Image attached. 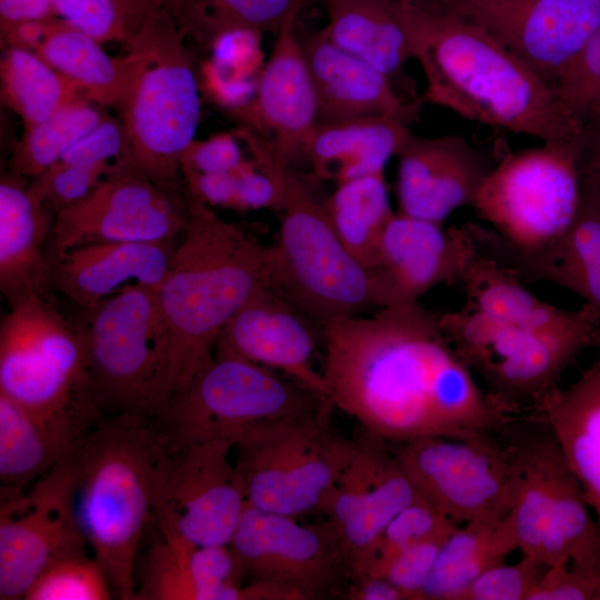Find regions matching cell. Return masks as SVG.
Segmentation results:
<instances>
[{"instance_id": "obj_1", "label": "cell", "mask_w": 600, "mask_h": 600, "mask_svg": "<svg viewBox=\"0 0 600 600\" xmlns=\"http://www.w3.org/2000/svg\"><path fill=\"white\" fill-rule=\"evenodd\" d=\"M321 342L327 398L388 442L502 434L514 422L418 302L329 319Z\"/></svg>"}, {"instance_id": "obj_2", "label": "cell", "mask_w": 600, "mask_h": 600, "mask_svg": "<svg viewBox=\"0 0 600 600\" xmlns=\"http://www.w3.org/2000/svg\"><path fill=\"white\" fill-rule=\"evenodd\" d=\"M423 102L546 143H581L583 122L553 84L492 34L437 0H402Z\"/></svg>"}, {"instance_id": "obj_3", "label": "cell", "mask_w": 600, "mask_h": 600, "mask_svg": "<svg viewBox=\"0 0 600 600\" xmlns=\"http://www.w3.org/2000/svg\"><path fill=\"white\" fill-rule=\"evenodd\" d=\"M188 219L158 290L171 339V398L214 357L237 311L271 286L273 246L264 244L187 190Z\"/></svg>"}, {"instance_id": "obj_4", "label": "cell", "mask_w": 600, "mask_h": 600, "mask_svg": "<svg viewBox=\"0 0 600 600\" xmlns=\"http://www.w3.org/2000/svg\"><path fill=\"white\" fill-rule=\"evenodd\" d=\"M167 450L154 420L120 413L101 418L72 451L77 521L121 600H137V557Z\"/></svg>"}, {"instance_id": "obj_5", "label": "cell", "mask_w": 600, "mask_h": 600, "mask_svg": "<svg viewBox=\"0 0 600 600\" xmlns=\"http://www.w3.org/2000/svg\"><path fill=\"white\" fill-rule=\"evenodd\" d=\"M126 44L132 66L117 107L127 140L122 158L160 188L178 191L201 106L187 36L160 0H150Z\"/></svg>"}, {"instance_id": "obj_6", "label": "cell", "mask_w": 600, "mask_h": 600, "mask_svg": "<svg viewBox=\"0 0 600 600\" xmlns=\"http://www.w3.org/2000/svg\"><path fill=\"white\" fill-rule=\"evenodd\" d=\"M318 178L291 166L284 177L271 286L320 327L380 309L376 279L346 248L317 192Z\"/></svg>"}, {"instance_id": "obj_7", "label": "cell", "mask_w": 600, "mask_h": 600, "mask_svg": "<svg viewBox=\"0 0 600 600\" xmlns=\"http://www.w3.org/2000/svg\"><path fill=\"white\" fill-rule=\"evenodd\" d=\"M89 391L101 409L156 420L171 399V339L158 290L131 284L84 310Z\"/></svg>"}, {"instance_id": "obj_8", "label": "cell", "mask_w": 600, "mask_h": 600, "mask_svg": "<svg viewBox=\"0 0 600 600\" xmlns=\"http://www.w3.org/2000/svg\"><path fill=\"white\" fill-rule=\"evenodd\" d=\"M329 401L269 368L214 354L154 421L169 449L213 439L234 447L263 426L316 411Z\"/></svg>"}, {"instance_id": "obj_9", "label": "cell", "mask_w": 600, "mask_h": 600, "mask_svg": "<svg viewBox=\"0 0 600 600\" xmlns=\"http://www.w3.org/2000/svg\"><path fill=\"white\" fill-rule=\"evenodd\" d=\"M582 153L583 142H542L506 154L492 166L471 207L503 247L537 251L558 239L578 212Z\"/></svg>"}, {"instance_id": "obj_10", "label": "cell", "mask_w": 600, "mask_h": 600, "mask_svg": "<svg viewBox=\"0 0 600 600\" xmlns=\"http://www.w3.org/2000/svg\"><path fill=\"white\" fill-rule=\"evenodd\" d=\"M438 316L456 354L510 413L524 408L536 411L559 388L577 357L600 344V333L530 330L467 306Z\"/></svg>"}, {"instance_id": "obj_11", "label": "cell", "mask_w": 600, "mask_h": 600, "mask_svg": "<svg viewBox=\"0 0 600 600\" xmlns=\"http://www.w3.org/2000/svg\"><path fill=\"white\" fill-rule=\"evenodd\" d=\"M331 401L251 432L233 449L247 501L264 511L297 518L319 511L348 461L353 440L334 434Z\"/></svg>"}, {"instance_id": "obj_12", "label": "cell", "mask_w": 600, "mask_h": 600, "mask_svg": "<svg viewBox=\"0 0 600 600\" xmlns=\"http://www.w3.org/2000/svg\"><path fill=\"white\" fill-rule=\"evenodd\" d=\"M391 449L420 497L456 523L509 514L519 482L509 441L476 432L391 443Z\"/></svg>"}, {"instance_id": "obj_13", "label": "cell", "mask_w": 600, "mask_h": 600, "mask_svg": "<svg viewBox=\"0 0 600 600\" xmlns=\"http://www.w3.org/2000/svg\"><path fill=\"white\" fill-rule=\"evenodd\" d=\"M0 393L38 416L92 398L79 327L69 323L51 300L29 299L3 317Z\"/></svg>"}, {"instance_id": "obj_14", "label": "cell", "mask_w": 600, "mask_h": 600, "mask_svg": "<svg viewBox=\"0 0 600 600\" xmlns=\"http://www.w3.org/2000/svg\"><path fill=\"white\" fill-rule=\"evenodd\" d=\"M72 451L28 492L1 489V600L23 599L49 566L89 547L76 517Z\"/></svg>"}, {"instance_id": "obj_15", "label": "cell", "mask_w": 600, "mask_h": 600, "mask_svg": "<svg viewBox=\"0 0 600 600\" xmlns=\"http://www.w3.org/2000/svg\"><path fill=\"white\" fill-rule=\"evenodd\" d=\"M187 219L186 197L120 158L83 200L54 213L49 257L93 242L176 240Z\"/></svg>"}, {"instance_id": "obj_16", "label": "cell", "mask_w": 600, "mask_h": 600, "mask_svg": "<svg viewBox=\"0 0 600 600\" xmlns=\"http://www.w3.org/2000/svg\"><path fill=\"white\" fill-rule=\"evenodd\" d=\"M232 450V443L214 439L168 448L153 521L198 546H229L247 503Z\"/></svg>"}, {"instance_id": "obj_17", "label": "cell", "mask_w": 600, "mask_h": 600, "mask_svg": "<svg viewBox=\"0 0 600 600\" xmlns=\"http://www.w3.org/2000/svg\"><path fill=\"white\" fill-rule=\"evenodd\" d=\"M243 574L280 586L297 600L326 596L349 572L334 527L306 526L248 501L229 543Z\"/></svg>"}, {"instance_id": "obj_18", "label": "cell", "mask_w": 600, "mask_h": 600, "mask_svg": "<svg viewBox=\"0 0 600 600\" xmlns=\"http://www.w3.org/2000/svg\"><path fill=\"white\" fill-rule=\"evenodd\" d=\"M552 84L600 30V0H450Z\"/></svg>"}, {"instance_id": "obj_19", "label": "cell", "mask_w": 600, "mask_h": 600, "mask_svg": "<svg viewBox=\"0 0 600 600\" xmlns=\"http://www.w3.org/2000/svg\"><path fill=\"white\" fill-rule=\"evenodd\" d=\"M476 246L463 226L393 212L379 242L372 273L381 308L417 303L432 288L458 280Z\"/></svg>"}, {"instance_id": "obj_20", "label": "cell", "mask_w": 600, "mask_h": 600, "mask_svg": "<svg viewBox=\"0 0 600 600\" xmlns=\"http://www.w3.org/2000/svg\"><path fill=\"white\" fill-rule=\"evenodd\" d=\"M321 338L322 328L269 286L229 320L214 354L279 369L327 398L324 378L312 366L313 351Z\"/></svg>"}, {"instance_id": "obj_21", "label": "cell", "mask_w": 600, "mask_h": 600, "mask_svg": "<svg viewBox=\"0 0 600 600\" xmlns=\"http://www.w3.org/2000/svg\"><path fill=\"white\" fill-rule=\"evenodd\" d=\"M297 19L277 33L252 99L230 110L240 126L264 137L292 164L302 157L304 143L318 124L317 96L296 32Z\"/></svg>"}, {"instance_id": "obj_22", "label": "cell", "mask_w": 600, "mask_h": 600, "mask_svg": "<svg viewBox=\"0 0 600 600\" xmlns=\"http://www.w3.org/2000/svg\"><path fill=\"white\" fill-rule=\"evenodd\" d=\"M476 248L512 270L522 280L561 287L591 307L600 317V183L583 176L578 212L553 242L533 252L503 247L489 227L463 224Z\"/></svg>"}, {"instance_id": "obj_23", "label": "cell", "mask_w": 600, "mask_h": 600, "mask_svg": "<svg viewBox=\"0 0 600 600\" xmlns=\"http://www.w3.org/2000/svg\"><path fill=\"white\" fill-rule=\"evenodd\" d=\"M397 157L398 211L441 224L458 208L471 206L492 168L461 134L410 132Z\"/></svg>"}, {"instance_id": "obj_24", "label": "cell", "mask_w": 600, "mask_h": 600, "mask_svg": "<svg viewBox=\"0 0 600 600\" xmlns=\"http://www.w3.org/2000/svg\"><path fill=\"white\" fill-rule=\"evenodd\" d=\"M101 418L92 398L38 416L0 393L1 489L24 490L66 458Z\"/></svg>"}, {"instance_id": "obj_25", "label": "cell", "mask_w": 600, "mask_h": 600, "mask_svg": "<svg viewBox=\"0 0 600 600\" xmlns=\"http://www.w3.org/2000/svg\"><path fill=\"white\" fill-rule=\"evenodd\" d=\"M174 248V240L78 246L52 260L53 286L83 310L131 284L159 290L168 274Z\"/></svg>"}, {"instance_id": "obj_26", "label": "cell", "mask_w": 600, "mask_h": 600, "mask_svg": "<svg viewBox=\"0 0 600 600\" xmlns=\"http://www.w3.org/2000/svg\"><path fill=\"white\" fill-rule=\"evenodd\" d=\"M23 177L0 181V290L10 308L32 298L51 300L53 286L49 241L54 213Z\"/></svg>"}, {"instance_id": "obj_27", "label": "cell", "mask_w": 600, "mask_h": 600, "mask_svg": "<svg viewBox=\"0 0 600 600\" xmlns=\"http://www.w3.org/2000/svg\"><path fill=\"white\" fill-rule=\"evenodd\" d=\"M156 524L160 539L144 560L137 600H242L243 573L229 546H198Z\"/></svg>"}, {"instance_id": "obj_28", "label": "cell", "mask_w": 600, "mask_h": 600, "mask_svg": "<svg viewBox=\"0 0 600 600\" xmlns=\"http://www.w3.org/2000/svg\"><path fill=\"white\" fill-rule=\"evenodd\" d=\"M301 40L316 90L318 123L393 113L411 102L377 68L342 49L324 28Z\"/></svg>"}, {"instance_id": "obj_29", "label": "cell", "mask_w": 600, "mask_h": 600, "mask_svg": "<svg viewBox=\"0 0 600 600\" xmlns=\"http://www.w3.org/2000/svg\"><path fill=\"white\" fill-rule=\"evenodd\" d=\"M421 102L418 99L393 113L318 123L304 143L302 157L316 178L336 183L382 173L411 132Z\"/></svg>"}, {"instance_id": "obj_30", "label": "cell", "mask_w": 600, "mask_h": 600, "mask_svg": "<svg viewBox=\"0 0 600 600\" xmlns=\"http://www.w3.org/2000/svg\"><path fill=\"white\" fill-rule=\"evenodd\" d=\"M458 280L467 307L502 322L544 332L600 333V317L591 307L566 310L540 299L518 274L477 248Z\"/></svg>"}, {"instance_id": "obj_31", "label": "cell", "mask_w": 600, "mask_h": 600, "mask_svg": "<svg viewBox=\"0 0 600 600\" xmlns=\"http://www.w3.org/2000/svg\"><path fill=\"white\" fill-rule=\"evenodd\" d=\"M554 434L600 526V358L536 410Z\"/></svg>"}, {"instance_id": "obj_32", "label": "cell", "mask_w": 600, "mask_h": 600, "mask_svg": "<svg viewBox=\"0 0 600 600\" xmlns=\"http://www.w3.org/2000/svg\"><path fill=\"white\" fill-rule=\"evenodd\" d=\"M326 32L342 49L367 61L396 86L411 59L402 0H326Z\"/></svg>"}, {"instance_id": "obj_33", "label": "cell", "mask_w": 600, "mask_h": 600, "mask_svg": "<svg viewBox=\"0 0 600 600\" xmlns=\"http://www.w3.org/2000/svg\"><path fill=\"white\" fill-rule=\"evenodd\" d=\"M518 550L509 520H476L459 526L444 541L419 600H458L488 569Z\"/></svg>"}, {"instance_id": "obj_34", "label": "cell", "mask_w": 600, "mask_h": 600, "mask_svg": "<svg viewBox=\"0 0 600 600\" xmlns=\"http://www.w3.org/2000/svg\"><path fill=\"white\" fill-rule=\"evenodd\" d=\"M100 41L59 18L36 51L92 102L118 107L131 71L129 53L110 57Z\"/></svg>"}, {"instance_id": "obj_35", "label": "cell", "mask_w": 600, "mask_h": 600, "mask_svg": "<svg viewBox=\"0 0 600 600\" xmlns=\"http://www.w3.org/2000/svg\"><path fill=\"white\" fill-rule=\"evenodd\" d=\"M187 36L203 49L211 50L222 34L250 29L279 33L286 23L298 18V0H160Z\"/></svg>"}, {"instance_id": "obj_36", "label": "cell", "mask_w": 600, "mask_h": 600, "mask_svg": "<svg viewBox=\"0 0 600 600\" xmlns=\"http://www.w3.org/2000/svg\"><path fill=\"white\" fill-rule=\"evenodd\" d=\"M324 206L339 238L350 253L373 270L379 242L393 214L384 173H374L337 183Z\"/></svg>"}, {"instance_id": "obj_37", "label": "cell", "mask_w": 600, "mask_h": 600, "mask_svg": "<svg viewBox=\"0 0 600 600\" xmlns=\"http://www.w3.org/2000/svg\"><path fill=\"white\" fill-rule=\"evenodd\" d=\"M1 101L24 127L86 98L80 89L33 51L9 47L0 62Z\"/></svg>"}, {"instance_id": "obj_38", "label": "cell", "mask_w": 600, "mask_h": 600, "mask_svg": "<svg viewBox=\"0 0 600 600\" xmlns=\"http://www.w3.org/2000/svg\"><path fill=\"white\" fill-rule=\"evenodd\" d=\"M419 499L422 498L392 452L371 494L349 521L336 529L349 573L367 556L389 522Z\"/></svg>"}, {"instance_id": "obj_39", "label": "cell", "mask_w": 600, "mask_h": 600, "mask_svg": "<svg viewBox=\"0 0 600 600\" xmlns=\"http://www.w3.org/2000/svg\"><path fill=\"white\" fill-rule=\"evenodd\" d=\"M87 98L79 99L48 119L24 127L12 156V173L36 178L62 159L66 152L104 117Z\"/></svg>"}, {"instance_id": "obj_40", "label": "cell", "mask_w": 600, "mask_h": 600, "mask_svg": "<svg viewBox=\"0 0 600 600\" xmlns=\"http://www.w3.org/2000/svg\"><path fill=\"white\" fill-rule=\"evenodd\" d=\"M459 526L419 499L389 522L367 556L351 568L350 574L352 578L380 577L390 560L401 551L424 539L452 532Z\"/></svg>"}, {"instance_id": "obj_41", "label": "cell", "mask_w": 600, "mask_h": 600, "mask_svg": "<svg viewBox=\"0 0 600 600\" xmlns=\"http://www.w3.org/2000/svg\"><path fill=\"white\" fill-rule=\"evenodd\" d=\"M113 591L94 556L73 553L49 566L26 592L24 600H108Z\"/></svg>"}, {"instance_id": "obj_42", "label": "cell", "mask_w": 600, "mask_h": 600, "mask_svg": "<svg viewBox=\"0 0 600 600\" xmlns=\"http://www.w3.org/2000/svg\"><path fill=\"white\" fill-rule=\"evenodd\" d=\"M57 16L100 42L127 43L150 0H52Z\"/></svg>"}, {"instance_id": "obj_43", "label": "cell", "mask_w": 600, "mask_h": 600, "mask_svg": "<svg viewBox=\"0 0 600 600\" xmlns=\"http://www.w3.org/2000/svg\"><path fill=\"white\" fill-rule=\"evenodd\" d=\"M566 109L582 122L600 116V30L554 80Z\"/></svg>"}, {"instance_id": "obj_44", "label": "cell", "mask_w": 600, "mask_h": 600, "mask_svg": "<svg viewBox=\"0 0 600 600\" xmlns=\"http://www.w3.org/2000/svg\"><path fill=\"white\" fill-rule=\"evenodd\" d=\"M111 168L84 167L58 161L33 178L30 189L56 213L83 200Z\"/></svg>"}, {"instance_id": "obj_45", "label": "cell", "mask_w": 600, "mask_h": 600, "mask_svg": "<svg viewBox=\"0 0 600 600\" xmlns=\"http://www.w3.org/2000/svg\"><path fill=\"white\" fill-rule=\"evenodd\" d=\"M547 566L528 556L514 563L502 562L479 576L458 600H528Z\"/></svg>"}, {"instance_id": "obj_46", "label": "cell", "mask_w": 600, "mask_h": 600, "mask_svg": "<svg viewBox=\"0 0 600 600\" xmlns=\"http://www.w3.org/2000/svg\"><path fill=\"white\" fill-rule=\"evenodd\" d=\"M452 532L424 539L401 551L390 560L380 577L397 587L406 600H419L439 551Z\"/></svg>"}, {"instance_id": "obj_47", "label": "cell", "mask_w": 600, "mask_h": 600, "mask_svg": "<svg viewBox=\"0 0 600 600\" xmlns=\"http://www.w3.org/2000/svg\"><path fill=\"white\" fill-rule=\"evenodd\" d=\"M127 147L121 120L107 116L73 147L60 161L84 167L110 168L111 159L119 160Z\"/></svg>"}, {"instance_id": "obj_48", "label": "cell", "mask_w": 600, "mask_h": 600, "mask_svg": "<svg viewBox=\"0 0 600 600\" xmlns=\"http://www.w3.org/2000/svg\"><path fill=\"white\" fill-rule=\"evenodd\" d=\"M239 141L234 131L218 133L203 141L194 140L182 156L181 171L197 173L234 171L248 160Z\"/></svg>"}, {"instance_id": "obj_49", "label": "cell", "mask_w": 600, "mask_h": 600, "mask_svg": "<svg viewBox=\"0 0 600 600\" xmlns=\"http://www.w3.org/2000/svg\"><path fill=\"white\" fill-rule=\"evenodd\" d=\"M594 590L589 573L562 563L547 567L528 600H593Z\"/></svg>"}, {"instance_id": "obj_50", "label": "cell", "mask_w": 600, "mask_h": 600, "mask_svg": "<svg viewBox=\"0 0 600 600\" xmlns=\"http://www.w3.org/2000/svg\"><path fill=\"white\" fill-rule=\"evenodd\" d=\"M59 18L26 20L1 30L7 44L36 52L57 24Z\"/></svg>"}, {"instance_id": "obj_51", "label": "cell", "mask_w": 600, "mask_h": 600, "mask_svg": "<svg viewBox=\"0 0 600 600\" xmlns=\"http://www.w3.org/2000/svg\"><path fill=\"white\" fill-rule=\"evenodd\" d=\"M52 0H0L1 30L26 20L56 18Z\"/></svg>"}, {"instance_id": "obj_52", "label": "cell", "mask_w": 600, "mask_h": 600, "mask_svg": "<svg viewBox=\"0 0 600 600\" xmlns=\"http://www.w3.org/2000/svg\"><path fill=\"white\" fill-rule=\"evenodd\" d=\"M347 599L351 600H406L403 593L390 581L382 577L353 578Z\"/></svg>"}, {"instance_id": "obj_53", "label": "cell", "mask_w": 600, "mask_h": 600, "mask_svg": "<svg viewBox=\"0 0 600 600\" xmlns=\"http://www.w3.org/2000/svg\"><path fill=\"white\" fill-rule=\"evenodd\" d=\"M583 176L600 183V116L583 122Z\"/></svg>"}, {"instance_id": "obj_54", "label": "cell", "mask_w": 600, "mask_h": 600, "mask_svg": "<svg viewBox=\"0 0 600 600\" xmlns=\"http://www.w3.org/2000/svg\"><path fill=\"white\" fill-rule=\"evenodd\" d=\"M583 571V570H582ZM594 583V599L600 600V559L587 571Z\"/></svg>"}, {"instance_id": "obj_55", "label": "cell", "mask_w": 600, "mask_h": 600, "mask_svg": "<svg viewBox=\"0 0 600 600\" xmlns=\"http://www.w3.org/2000/svg\"><path fill=\"white\" fill-rule=\"evenodd\" d=\"M437 1H440V2H442V3H447V2H449L450 0H437Z\"/></svg>"}, {"instance_id": "obj_56", "label": "cell", "mask_w": 600, "mask_h": 600, "mask_svg": "<svg viewBox=\"0 0 600 600\" xmlns=\"http://www.w3.org/2000/svg\"><path fill=\"white\" fill-rule=\"evenodd\" d=\"M298 1H300V2H302V3H303V2H304V1H307V0H298Z\"/></svg>"}]
</instances>
